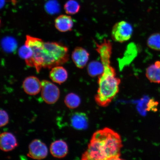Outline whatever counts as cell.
Segmentation results:
<instances>
[{"mask_svg": "<svg viewBox=\"0 0 160 160\" xmlns=\"http://www.w3.org/2000/svg\"><path fill=\"white\" fill-rule=\"evenodd\" d=\"M72 58L76 67L82 69L87 65L89 61V54L83 48L77 47L73 51Z\"/></svg>", "mask_w": 160, "mask_h": 160, "instance_id": "obj_8", "label": "cell"}, {"mask_svg": "<svg viewBox=\"0 0 160 160\" xmlns=\"http://www.w3.org/2000/svg\"><path fill=\"white\" fill-rule=\"evenodd\" d=\"M146 76L151 83H160V61H157L146 70Z\"/></svg>", "mask_w": 160, "mask_h": 160, "instance_id": "obj_14", "label": "cell"}, {"mask_svg": "<svg viewBox=\"0 0 160 160\" xmlns=\"http://www.w3.org/2000/svg\"><path fill=\"white\" fill-rule=\"evenodd\" d=\"M71 122V126L74 128L78 130H85L88 126V118L86 113L77 112L72 115Z\"/></svg>", "mask_w": 160, "mask_h": 160, "instance_id": "obj_11", "label": "cell"}, {"mask_svg": "<svg viewBox=\"0 0 160 160\" xmlns=\"http://www.w3.org/2000/svg\"><path fill=\"white\" fill-rule=\"evenodd\" d=\"M25 44L31 48L33 53L31 58L25 62L26 64L35 68L38 73L42 68L52 69L64 64L69 60L68 48L61 43L45 42L27 35Z\"/></svg>", "mask_w": 160, "mask_h": 160, "instance_id": "obj_1", "label": "cell"}, {"mask_svg": "<svg viewBox=\"0 0 160 160\" xmlns=\"http://www.w3.org/2000/svg\"><path fill=\"white\" fill-rule=\"evenodd\" d=\"M112 53L105 52L99 54L104 69L99 77V88L95 101L98 105L103 107L108 106L118 93L121 83V80L117 77L115 69L111 65Z\"/></svg>", "mask_w": 160, "mask_h": 160, "instance_id": "obj_3", "label": "cell"}, {"mask_svg": "<svg viewBox=\"0 0 160 160\" xmlns=\"http://www.w3.org/2000/svg\"><path fill=\"white\" fill-rule=\"evenodd\" d=\"M104 68L102 62L97 61L91 62L88 66L87 70L89 75L92 77L101 75L103 73Z\"/></svg>", "mask_w": 160, "mask_h": 160, "instance_id": "obj_16", "label": "cell"}, {"mask_svg": "<svg viewBox=\"0 0 160 160\" xmlns=\"http://www.w3.org/2000/svg\"><path fill=\"white\" fill-rule=\"evenodd\" d=\"M123 147L121 136L108 128L95 132L88 149L82 156L83 160L120 159Z\"/></svg>", "mask_w": 160, "mask_h": 160, "instance_id": "obj_2", "label": "cell"}, {"mask_svg": "<svg viewBox=\"0 0 160 160\" xmlns=\"http://www.w3.org/2000/svg\"><path fill=\"white\" fill-rule=\"evenodd\" d=\"M33 51L28 45L25 44L19 49V55L21 58L25 60V62L31 58L33 55Z\"/></svg>", "mask_w": 160, "mask_h": 160, "instance_id": "obj_20", "label": "cell"}, {"mask_svg": "<svg viewBox=\"0 0 160 160\" xmlns=\"http://www.w3.org/2000/svg\"><path fill=\"white\" fill-rule=\"evenodd\" d=\"M22 87L27 94L35 95L39 93L41 90V82L37 77L30 76L23 81Z\"/></svg>", "mask_w": 160, "mask_h": 160, "instance_id": "obj_7", "label": "cell"}, {"mask_svg": "<svg viewBox=\"0 0 160 160\" xmlns=\"http://www.w3.org/2000/svg\"><path fill=\"white\" fill-rule=\"evenodd\" d=\"M80 9L79 3L75 0H69L64 5L65 11L68 14H75L79 11Z\"/></svg>", "mask_w": 160, "mask_h": 160, "instance_id": "obj_19", "label": "cell"}, {"mask_svg": "<svg viewBox=\"0 0 160 160\" xmlns=\"http://www.w3.org/2000/svg\"><path fill=\"white\" fill-rule=\"evenodd\" d=\"M1 117V127H3L7 124L9 122V118L7 112L5 110L1 109L0 112Z\"/></svg>", "mask_w": 160, "mask_h": 160, "instance_id": "obj_22", "label": "cell"}, {"mask_svg": "<svg viewBox=\"0 0 160 160\" xmlns=\"http://www.w3.org/2000/svg\"><path fill=\"white\" fill-rule=\"evenodd\" d=\"M49 77L54 82L61 84L67 81L68 73L64 68L62 66H56L51 69Z\"/></svg>", "mask_w": 160, "mask_h": 160, "instance_id": "obj_13", "label": "cell"}, {"mask_svg": "<svg viewBox=\"0 0 160 160\" xmlns=\"http://www.w3.org/2000/svg\"><path fill=\"white\" fill-rule=\"evenodd\" d=\"M147 45L150 48L160 51V33H153L150 35L147 39Z\"/></svg>", "mask_w": 160, "mask_h": 160, "instance_id": "obj_18", "label": "cell"}, {"mask_svg": "<svg viewBox=\"0 0 160 160\" xmlns=\"http://www.w3.org/2000/svg\"><path fill=\"white\" fill-rule=\"evenodd\" d=\"M1 46L4 51L7 53L14 52L17 48L18 43L16 39L11 37L4 38L1 41Z\"/></svg>", "mask_w": 160, "mask_h": 160, "instance_id": "obj_15", "label": "cell"}, {"mask_svg": "<svg viewBox=\"0 0 160 160\" xmlns=\"http://www.w3.org/2000/svg\"><path fill=\"white\" fill-rule=\"evenodd\" d=\"M48 154V149L45 144L39 139H35L29 146L28 157L34 159H45Z\"/></svg>", "mask_w": 160, "mask_h": 160, "instance_id": "obj_6", "label": "cell"}, {"mask_svg": "<svg viewBox=\"0 0 160 160\" xmlns=\"http://www.w3.org/2000/svg\"><path fill=\"white\" fill-rule=\"evenodd\" d=\"M50 150L52 155L58 158H62L66 157L68 151L67 143L62 140H57L52 143Z\"/></svg>", "mask_w": 160, "mask_h": 160, "instance_id": "obj_10", "label": "cell"}, {"mask_svg": "<svg viewBox=\"0 0 160 160\" xmlns=\"http://www.w3.org/2000/svg\"><path fill=\"white\" fill-rule=\"evenodd\" d=\"M46 10L51 14H54L59 11V8L57 5L55 3H48L46 6Z\"/></svg>", "mask_w": 160, "mask_h": 160, "instance_id": "obj_23", "label": "cell"}, {"mask_svg": "<svg viewBox=\"0 0 160 160\" xmlns=\"http://www.w3.org/2000/svg\"><path fill=\"white\" fill-rule=\"evenodd\" d=\"M55 23L56 28L62 32L71 31L73 26L72 18L70 16L64 15L58 17L55 20Z\"/></svg>", "mask_w": 160, "mask_h": 160, "instance_id": "obj_12", "label": "cell"}, {"mask_svg": "<svg viewBox=\"0 0 160 160\" xmlns=\"http://www.w3.org/2000/svg\"><path fill=\"white\" fill-rule=\"evenodd\" d=\"M18 145L17 139L13 134L4 132L0 136V148L4 152L12 151Z\"/></svg>", "mask_w": 160, "mask_h": 160, "instance_id": "obj_9", "label": "cell"}, {"mask_svg": "<svg viewBox=\"0 0 160 160\" xmlns=\"http://www.w3.org/2000/svg\"><path fill=\"white\" fill-rule=\"evenodd\" d=\"M41 96L45 102L53 104L58 100L60 97L59 88L51 82L44 80L41 82Z\"/></svg>", "mask_w": 160, "mask_h": 160, "instance_id": "obj_5", "label": "cell"}, {"mask_svg": "<svg viewBox=\"0 0 160 160\" xmlns=\"http://www.w3.org/2000/svg\"><path fill=\"white\" fill-rule=\"evenodd\" d=\"M64 102L68 108L73 109L79 107L81 104V100L77 95L71 93L66 96Z\"/></svg>", "mask_w": 160, "mask_h": 160, "instance_id": "obj_17", "label": "cell"}, {"mask_svg": "<svg viewBox=\"0 0 160 160\" xmlns=\"http://www.w3.org/2000/svg\"><path fill=\"white\" fill-rule=\"evenodd\" d=\"M133 32L132 27L130 23L125 21H120L113 26L112 38L116 42L123 43L131 39Z\"/></svg>", "mask_w": 160, "mask_h": 160, "instance_id": "obj_4", "label": "cell"}, {"mask_svg": "<svg viewBox=\"0 0 160 160\" xmlns=\"http://www.w3.org/2000/svg\"><path fill=\"white\" fill-rule=\"evenodd\" d=\"M159 102L153 98L150 99L147 105V110L148 111L156 112L158 110Z\"/></svg>", "mask_w": 160, "mask_h": 160, "instance_id": "obj_21", "label": "cell"}]
</instances>
